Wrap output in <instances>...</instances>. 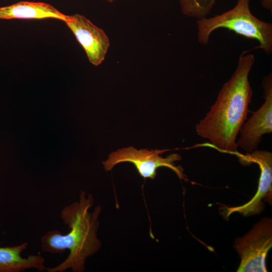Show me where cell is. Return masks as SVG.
<instances>
[{
	"label": "cell",
	"mask_w": 272,
	"mask_h": 272,
	"mask_svg": "<svg viewBox=\"0 0 272 272\" xmlns=\"http://www.w3.org/2000/svg\"><path fill=\"white\" fill-rule=\"evenodd\" d=\"M245 53V51L241 54L236 70L223 86L214 104L195 126L198 135L223 152H236L237 137L247 118L252 97L248 76L255 57Z\"/></svg>",
	"instance_id": "1"
},
{
	"label": "cell",
	"mask_w": 272,
	"mask_h": 272,
	"mask_svg": "<svg viewBox=\"0 0 272 272\" xmlns=\"http://www.w3.org/2000/svg\"><path fill=\"white\" fill-rule=\"evenodd\" d=\"M94 203L91 194L81 191L79 201L66 206L61 211L60 218L67 225L70 232L62 235L59 231H49L41 238L42 252L61 254L68 249L67 257L59 264L46 267L48 272H63L71 268L74 272H83L86 259L94 255L101 248V242L97 238L101 211L100 206L89 212Z\"/></svg>",
	"instance_id": "2"
},
{
	"label": "cell",
	"mask_w": 272,
	"mask_h": 272,
	"mask_svg": "<svg viewBox=\"0 0 272 272\" xmlns=\"http://www.w3.org/2000/svg\"><path fill=\"white\" fill-rule=\"evenodd\" d=\"M250 0H238L232 9L211 18L197 21V40L199 43H209L211 33L220 28L227 29L249 39H256L258 46L267 54L272 52V25L262 21L251 13Z\"/></svg>",
	"instance_id": "3"
},
{
	"label": "cell",
	"mask_w": 272,
	"mask_h": 272,
	"mask_svg": "<svg viewBox=\"0 0 272 272\" xmlns=\"http://www.w3.org/2000/svg\"><path fill=\"white\" fill-rule=\"evenodd\" d=\"M166 151L146 149L138 150L129 147L111 153L102 163L105 170L109 171L119 163L130 162L134 165L142 177L152 179L156 177L159 168L165 167L172 170L180 178H183L182 168L176 166L174 164L175 161L181 160V156L175 153L163 158L160 155Z\"/></svg>",
	"instance_id": "4"
},
{
	"label": "cell",
	"mask_w": 272,
	"mask_h": 272,
	"mask_svg": "<svg viewBox=\"0 0 272 272\" xmlns=\"http://www.w3.org/2000/svg\"><path fill=\"white\" fill-rule=\"evenodd\" d=\"M271 246V219L264 218L235 241L234 247L241 258L237 271H267L265 258Z\"/></svg>",
	"instance_id": "5"
},
{
	"label": "cell",
	"mask_w": 272,
	"mask_h": 272,
	"mask_svg": "<svg viewBox=\"0 0 272 272\" xmlns=\"http://www.w3.org/2000/svg\"><path fill=\"white\" fill-rule=\"evenodd\" d=\"M240 162L243 165L252 163L257 164L260 169V176L257 191L254 197L245 204L235 207H226L223 215L228 218L233 213L244 216L259 214L263 209L262 200L268 195L271 197L272 187V154L270 152L255 150L246 155L237 154Z\"/></svg>",
	"instance_id": "6"
},
{
	"label": "cell",
	"mask_w": 272,
	"mask_h": 272,
	"mask_svg": "<svg viewBox=\"0 0 272 272\" xmlns=\"http://www.w3.org/2000/svg\"><path fill=\"white\" fill-rule=\"evenodd\" d=\"M264 98L263 105L243 124L240 138L237 144L244 151L251 153L256 149L262 136L272 132V79L268 75L262 81Z\"/></svg>",
	"instance_id": "7"
},
{
	"label": "cell",
	"mask_w": 272,
	"mask_h": 272,
	"mask_svg": "<svg viewBox=\"0 0 272 272\" xmlns=\"http://www.w3.org/2000/svg\"><path fill=\"white\" fill-rule=\"evenodd\" d=\"M64 23L85 50L89 61L95 66L102 63L110 46L104 31L78 14L69 15Z\"/></svg>",
	"instance_id": "8"
},
{
	"label": "cell",
	"mask_w": 272,
	"mask_h": 272,
	"mask_svg": "<svg viewBox=\"0 0 272 272\" xmlns=\"http://www.w3.org/2000/svg\"><path fill=\"white\" fill-rule=\"evenodd\" d=\"M54 19L64 22L69 19L52 5L42 2L21 1L10 6L0 7V19Z\"/></svg>",
	"instance_id": "9"
},
{
	"label": "cell",
	"mask_w": 272,
	"mask_h": 272,
	"mask_svg": "<svg viewBox=\"0 0 272 272\" xmlns=\"http://www.w3.org/2000/svg\"><path fill=\"white\" fill-rule=\"evenodd\" d=\"M25 242L20 245L0 247V272H20L30 268L45 269V259L39 255L21 256L28 246Z\"/></svg>",
	"instance_id": "10"
},
{
	"label": "cell",
	"mask_w": 272,
	"mask_h": 272,
	"mask_svg": "<svg viewBox=\"0 0 272 272\" xmlns=\"http://www.w3.org/2000/svg\"><path fill=\"white\" fill-rule=\"evenodd\" d=\"M181 10L185 15L206 18L214 7L216 0H179Z\"/></svg>",
	"instance_id": "11"
},
{
	"label": "cell",
	"mask_w": 272,
	"mask_h": 272,
	"mask_svg": "<svg viewBox=\"0 0 272 272\" xmlns=\"http://www.w3.org/2000/svg\"><path fill=\"white\" fill-rule=\"evenodd\" d=\"M105 1H107V2H109V3H113V2H114V1H115L116 0H105Z\"/></svg>",
	"instance_id": "12"
}]
</instances>
